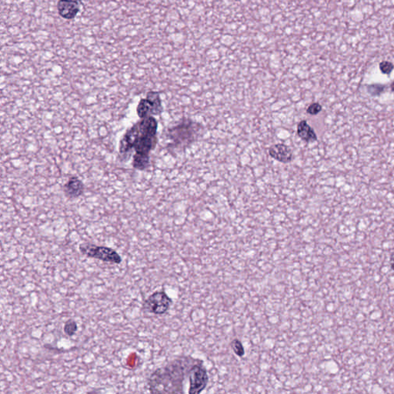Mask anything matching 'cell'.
I'll return each mask as SVG.
<instances>
[{
	"label": "cell",
	"mask_w": 394,
	"mask_h": 394,
	"mask_svg": "<svg viewBox=\"0 0 394 394\" xmlns=\"http://www.w3.org/2000/svg\"><path fill=\"white\" fill-rule=\"evenodd\" d=\"M196 359L183 357L176 359L165 367L153 371L148 379L149 392L152 394L183 393V381L189 378L190 368Z\"/></svg>",
	"instance_id": "1"
},
{
	"label": "cell",
	"mask_w": 394,
	"mask_h": 394,
	"mask_svg": "<svg viewBox=\"0 0 394 394\" xmlns=\"http://www.w3.org/2000/svg\"><path fill=\"white\" fill-rule=\"evenodd\" d=\"M79 250L82 254L89 258L97 259L109 264H120L123 259L117 251L113 248L98 246L90 243H83L79 246Z\"/></svg>",
	"instance_id": "2"
},
{
	"label": "cell",
	"mask_w": 394,
	"mask_h": 394,
	"mask_svg": "<svg viewBox=\"0 0 394 394\" xmlns=\"http://www.w3.org/2000/svg\"><path fill=\"white\" fill-rule=\"evenodd\" d=\"M172 304V299L165 291H156L144 300L142 310L149 314L163 315L168 312Z\"/></svg>",
	"instance_id": "3"
},
{
	"label": "cell",
	"mask_w": 394,
	"mask_h": 394,
	"mask_svg": "<svg viewBox=\"0 0 394 394\" xmlns=\"http://www.w3.org/2000/svg\"><path fill=\"white\" fill-rule=\"evenodd\" d=\"M200 125L197 123L193 122L191 120H185L183 123L176 125L170 130V136L171 140H173L176 145L185 143L190 144L197 138L196 135L199 133Z\"/></svg>",
	"instance_id": "4"
},
{
	"label": "cell",
	"mask_w": 394,
	"mask_h": 394,
	"mask_svg": "<svg viewBox=\"0 0 394 394\" xmlns=\"http://www.w3.org/2000/svg\"><path fill=\"white\" fill-rule=\"evenodd\" d=\"M208 382L209 376L201 360H196L189 373V394H200L204 391Z\"/></svg>",
	"instance_id": "5"
},
{
	"label": "cell",
	"mask_w": 394,
	"mask_h": 394,
	"mask_svg": "<svg viewBox=\"0 0 394 394\" xmlns=\"http://www.w3.org/2000/svg\"><path fill=\"white\" fill-rule=\"evenodd\" d=\"M80 0H59L57 9L59 16L66 20H73L80 11Z\"/></svg>",
	"instance_id": "6"
},
{
	"label": "cell",
	"mask_w": 394,
	"mask_h": 394,
	"mask_svg": "<svg viewBox=\"0 0 394 394\" xmlns=\"http://www.w3.org/2000/svg\"><path fill=\"white\" fill-rule=\"evenodd\" d=\"M140 136V128L138 123L135 124L133 126L128 129L127 132L123 136L122 140H120V152L121 154H125L126 152L133 149L135 143H136L139 136Z\"/></svg>",
	"instance_id": "7"
},
{
	"label": "cell",
	"mask_w": 394,
	"mask_h": 394,
	"mask_svg": "<svg viewBox=\"0 0 394 394\" xmlns=\"http://www.w3.org/2000/svg\"><path fill=\"white\" fill-rule=\"evenodd\" d=\"M268 152L272 159L282 163H291L294 159V154L291 148L283 144L272 146L268 149Z\"/></svg>",
	"instance_id": "8"
},
{
	"label": "cell",
	"mask_w": 394,
	"mask_h": 394,
	"mask_svg": "<svg viewBox=\"0 0 394 394\" xmlns=\"http://www.w3.org/2000/svg\"><path fill=\"white\" fill-rule=\"evenodd\" d=\"M156 143H157L156 136H149V135L142 133L140 131V136L135 143L133 149H135L136 152L149 154V152L156 147Z\"/></svg>",
	"instance_id": "9"
},
{
	"label": "cell",
	"mask_w": 394,
	"mask_h": 394,
	"mask_svg": "<svg viewBox=\"0 0 394 394\" xmlns=\"http://www.w3.org/2000/svg\"><path fill=\"white\" fill-rule=\"evenodd\" d=\"M63 191L68 198L75 199L83 194L84 191V184L77 177L72 176L64 185Z\"/></svg>",
	"instance_id": "10"
},
{
	"label": "cell",
	"mask_w": 394,
	"mask_h": 394,
	"mask_svg": "<svg viewBox=\"0 0 394 394\" xmlns=\"http://www.w3.org/2000/svg\"><path fill=\"white\" fill-rule=\"evenodd\" d=\"M296 132L299 138L306 143H313L317 140V134L306 120H302L298 123Z\"/></svg>",
	"instance_id": "11"
},
{
	"label": "cell",
	"mask_w": 394,
	"mask_h": 394,
	"mask_svg": "<svg viewBox=\"0 0 394 394\" xmlns=\"http://www.w3.org/2000/svg\"><path fill=\"white\" fill-rule=\"evenodd\" d=\"M136 113L140 119H144L150 116H156L154 105L148 98H142L139 102Z\"/></svg>",
	"instance_id": "12"
},
{
	"label": "cell",
	"mask_w": 394,
	"mask_h": 394,
	"mask_svg": "<svg viewBox=\"0 0 394 394\" xmlns=\"http://www.w3.org/2000/svg\"><path fill=\"white\" fill-rule=\"evenodd\" d=\"M149 156L147 153L136 152L133 159V167L139 171H144L149 167Z\"/></svg>",
	"instance_id": "13"
},
{
	"label": "cell",
	"mask_w": 394,
	"mask_h": 394,
	"mask_svg": "<svg viewBox=\"0 0 394 394\" xmlns=\"http://www.w3.org/2000/svg\"><path fill=\"white\" fill-rule=\"evenodd\" d=\"M147 98L149 99L154 105L156 116L161 114L162 112H163V106H162L160 94L158 92L150 91L147 94Z\"/></svg>",
	"instance_id": "14"
},
{
	"label": "cell",
	"mask_w": 394,
	"mask_h": 394,
	"mask_svg": "<svg viewBox=\"0 0 394 394\" xmlns=\"http://www.w3.org/2000/svg\"><path fill=\"white\" fill-rule=\"evenodd\" d=\"M78 330V324L76 321L74 320L70 319L65 322L64 326H63V331L65 334L68 336V337H73L75 335Z\"/></svg>",
	"instance_id": "15"
},
{
	"label": "cell",
	"mask_w": 394,
	"mask_h": 394,
	"mask_svg": "<svg viewBox=\"0 0 394 394\" xmlns=\"http://www.w3.org/2000/svg\"><path fill=\"white\" fill-rule=\"evenodd\" d=\"M230 346L233 349V353L238 356L239 357H244L245 355V349H244V345L242 342L238 340V339H234L231 343H230Z\"/></svg>",
	"instance_id": "16"
},
{
	"label": "cell",
	"mask_w": 394,
	"mask_h": 394,
	"mask_svg": "<svg viewBox=\"0 0 394 394\" xmlns=\"http://www.w3.org/2000/svg\"><path fill=\"white\" fill-rule=\"evenodd\" d=\"M321 110H322V106H321L320 104L314 102V103L311 104L310 106H309V107L306 109V113L312 115V116H315V115L318 114Z\"/></svg>",
	"instance_id": "17"
},
{
	"label": "cell",
	"mask_w": 394,
	"mask_h": 394,
	"mask_svg": "<svg viewBox=\"0 0 394 394\" xmlns=\"http://www.w3.org/2000/svg\"><path fill=\"white\" fill-rule=\"evenodd\" d=\"M393 69H394V67H393V65L391 63L384 62V63L380 64V70H382V72L384 73V74H390L392 71Z\"/></svg>",
	"instance_id": "18"
},
{
	"label": "cell",
	"mask_w": 394,
	"mask_h": 394,
	"mask_svg": "<svg viewBox=\"0 0 394 394\" xmlns=\"http://www.w3.org/2000/svg\"><path fill=\"white\" fill-rule=\"evenodd\" d=\"M391 269L394 271V253H393L391 256Z\"/></svg>",
	"instance_id": "19"
},
{
	"label": "cell",
	"mask_w": 394,
	"mask_h": 394,
	"mask_svg": "<svg viewBox=\"0 0 394 394\" xmlns=\"http://www.w3.org/2000/svg\"><path fill=\"white\" fill-rule=\"evenodd\" d=\"M391 90H392L393 92H394V82L392 83V85H391Z\"/></svg>",
	"instance_id": "20"
}]
</instances>
